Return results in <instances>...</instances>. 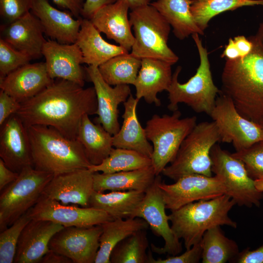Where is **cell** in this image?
Here are the masks:
<instances>
[{
	"mask_svg": "<svg viewBox=\"0 0 263 263\" xmlns=\"http://www.w3.org/2000/svg\"><path fill=\"white\" fill-rule=\"evenodd\" d=\"M20 104L16 114L26 127H51L71 139H76L83 117L96 114L97 109L94 87L84 88L60 78L54 79L37 95Z\"/></svg>",
	"mask_w": 263,
	"mask_h": 263,
	"instance_id": "6da1fadb",
	"label": "cell"
},
{
	"mask_svg": "<svg viewBox=\"0 0 263 263\" xmlns=\"http://www.w3.org/2000/svg\"><path fill=\"white\" fill-rule=\"evenodd\" d=\"M254 44L247 55L225 59L221 92L229 96L238 111L259 125L263 123V50Z\"/></svg>",
	"mask_w": 263,
	"mask_h": 263,
	"instance_id": "7a4b0ae2",
	"label": "cell"
},
{
	"mask_svg": "<svg viewBox=\"0 0 263 263\" xmlns=\"http://www.w3.org/2000/svg\"><path fill=\"white\" fill-rule=\"evenodd\" d=\"M27 129L36 169L55 175L91 165L77 139H70L49 126L33 125Z\"/></svg>",
	"mask_w": 263,
	"mask_h": 263,
	"instance_id": "3957f363",
	"label": "cell"
},
{
	"mask_svg": "<svg viewBox=\"0 0 263 263\" xmlns=\"http://www.w3.org/2000/svg\"><path fill=\"white\" fill-rule=\"evenodd\" d=\"M235 205L226 194L188 204L168 215L171 228L179 239L183 240L186 250L200 243L204 233L211 228L224 225L236 228L237 223L228 216Z\"/></svg>",
	"mask_w": 263,
	"mask_h": 263,
	"instance_id": "277c9868",
	"label": "cell"
},
{
	"mask_svg": "<svg viewBox=\"0 0 263 263\" xmlns=\"http://www.w3.org/2000/svg\"><path fill=\"white\" fill-rule=\"evenodd\" d=\"M199 35H191L199 56V67L195 74L185 83L178 81L182 67H177L167 91L169 100L168 109L174 112L178 110V105L183 103L197 113H205L209 115L221 90L213 82L207 50L203 45Z\"/></svg>",
	"mask_w": 263,
	"mask_h": 263,
	"instance_id": "5b68a950",
	"label": "cell"
},
{
	"mask_svg": "<svg viewBox=\"0 0 263 263\" xmlns=\"http://www.w3.org/2000/svg\"><path fill=\"white\" fill-rule=\"evenodd\" d=\"M129 19L134 32L133 56L160 59L172 65L178 61L168 44L170 25L154 7L149 4L132 10Z\"/></svg>",
	"mask_w": 263,
	"mask_h": 263,
	"instance_id": "8992f818",
	"label": "cell"
},
{
	"mask_svg": "<svg viewBox=\"0 0 263 263\" xmlns=\"http://www.w3.org/2000/svg\"><path fill=\"white\" fill-rule=\"evenodd\" d=\"M218 142L220 136L213 121L196 124L183 141L174 159L161 173L175 181L189 174L211 176L210 151Z\"/></svg>",
	"mask_w": 263,
	"mask_h": 263,
	"instance_id": "52a82bcc",
	"label": "cell"
},
{
	"mask_svg": "<svg viewBox=\"0 0 263 263\" xmlns=\"http://www.w3.org/2000/svg\"><path fill=\"white\" fill-rule=\"evenodd\" d=\"M178 110L172 114H154L145 127L147 139L152 143V166L156 175L174 159L184 140L197 124L195 116L181 118Z\"/></svg>",
	"mask_w": 263,
	"mask_h": 263,
	"instance_id": "ba28073f",
	"label": "cell"
},
{
	"mask_svg": "<svg viewBox=\"0 0 263 263\" xmlns=\"http://www.w3.org/2000/svg\"><path fill=\"white\" fill-rule=\"evenodd\" d=\"M54 176L28 166L19 173L14 182L0 191V231L11 225L37 203Z\"/></svg>",
	"mask_w": 263,
	"mask_h": 263,
	"instance_id": "9c48e42d",
	"label": "cell"
},
{
	"mask_svg": "<svg viewBox=\"0 0 263 263\" xmlns=\"http://www.w3.org/2000/svg\"><path fill=\"white\" fill-rule=\"evenodd\" d=\"M211 170L223 181L226 194L239 206L259 207L263 192L256 188L242 161L216 144L210 151Z\"/></svg>",
	"mask_w": 263,
	"mask_h": 263,
	"instance_id": "30bf717a",
	"label": "cell"
},
{
	"mask_svg": "<svg viewBox=\"0 0 263 263\" xmlns=\"http://www.w3.org/2000/svg\"><path fill=\"white\" fill-rule=\"evenodd\" d=\"M209 116L218 129L220 142L232 143L236 151L263 141L261 125L243 116L221 91Z\"/></svg>",
	"mask_w": 263,
	"mask_h": 263,
	"instance_id": "8fae6325",
	"label": "cell"
},
{
	"mask_svg": "<svg viewBox=\"0 0 263 263\" xmlns=\"http://www.w3.org/2000/svg\"><path fill=\"white\" fill-rule=\"evenodd\" d=\"M162 180L160 175L156 176L152 184L146 190L144 197L133 213L132 218L144 220L154 234L161 237L165 244L159 247L151 244V250L158 254L175 256L182 250L181 242L173 232L166 213V205L159 183Z\"/></svg>",
	"mask_w": 263,
	"mask_h": 263,
	"instance_id": "7c38bea8",
	"label": "cell"
},
{
	"mask_svg": "<svg viewBox=\"0 0 263 263\" xmlns=\"http://www.w3.org/2000/svg\"><path fill=\"white\" fill-rule=\"evenodd\" d=\"M159 187L166 208L171 211L192 202L214 199L226 193L223 181L216 175L189 174L172 184H166L161 180Z\"/></svg>",
	"mask_w": 263,
	"mask_h": 263,
	"instance_id": "4fadbf2b",
	"label": "cell"
},
{
	"mask_svg": "<svg viewBox=\"0 0 263 263\" xmlns=\"http://www.w3.org/2000/svg\"><path fill=\"white\" fill-rule=\"evenodd\" d=\"M63 204L41 195L29 210L31 219L50 221L64 227H90L113 220L106 212L92 207Z\"/></svg>",
	"mask_w": 263,
	"mask_h": 263,
	"instance_id": "5bb4252c",
	"label": "cell"
},
{
	"mask_svg": "<svg viewBox=\"0 0 263 263\" xmlns=\"http://www.w3.org/2000/svg\"><path fill=\"white\" fill-rule=\"evenodd\" d=\"M102 231L101 225L64 227L52 237L49 248L73 263H94Z\"/></svg>",
	"mask_w": 263,
	"mask_h": 263,
	"instance_id": "9a60e30c",
	"label": "cell"
},
{
	"mask_svg": "<svg viewBox=\"0 0 263 263\" xmlns=\"http://www.w3.org/2000/svg\"><path fill=\"white\" fill-rule=\"evenodd\" d=\"M87 77L94 85L97 102L95 123L101 124L113 135L119 130L118 106L124 103L131 94L129 85H118L112 87L102 77L97 66L85 67Z\"/></svg>",
	"mask_w": 263,
	"mask_h": 263,
	"instance_id": "2e32d148",
	"label": "cell"
},
{
	"mask_svg": "<svg viewBox=\"0 0 263 263\" xmlns=\"http://www.w3.org/2000/svg\"><path fill=\"white\" fill-rule=\"evenodd\" d=\"M42 56L52 79H63L84 87L87 75L81 66L83 55L76 43L62 44L48 39L43 46Z\"/></svg>",
	"mask_w": 263,
	"mask_h": 263,
	"instance_id": "e0dca14e",
	"label": "cell"
},
{
	"mask_svg": "<svg viewBox=\"0 0 263 263\" xmlns=\"http://www.w3.org/2000/svg\"><path fill=\"white\" fill-rule=\"evenodd\" d=\"M93 173L85 169L55 175L42 195L63 204L90 207V200L94 190Z\"/></svg>",
	"mask_w": 263,
	"mask_h": 263,
	"instance_id": "ac0fdd59",
	"label": "cell"
},
{
	"mask_svg": "<svg viewBox=\"0 0 263 263\" xmlns=\"http://www.w3.org/2000/svg\"><path fill=\"white\" fill-rule=\"evenodd\" d=\"M0 127V157L6 166L18 173L33 167L27 129L20 118L13 114Z\"/></svg>",
	"mask_w": 263,
	"mask_h": 263,
	"instance_id": "d6986e66",
	"label": "cell"
},
{
	"mask_svg": "<svg viewBox=\"0 0 263 263\" xmlns=\"http://www.w3.org/2000/svg\"><path fill=\"white\" fill-rule=\"evenodd\" d=\"M44 33L39 19L31 12L0 27V38L32 59L43 56L42 49L46 41Z\"/></svg>",
	"mask_w": 263,
	"mask_h": 263,
	"instance_id": "ffe728a7",
	"label": "cell"
},
{
	"mask_svg": "<svg viewBox=\"0 0 263 263\" xmlns=\"http://www.w3.org/2000/svg\"><path fill=\"white\" fill-rule=\"evenodd\" d=\"M63 227L50 221L31 219L20 234L14 263H40L50 250L51 239Z\"/></svg>",
	"mask_w": 263,
	"mask_h": 263,
	"instance_id": "44dd1931",
	"label": "cell"
},
{
	"mask_svg": "<svg viewBox=\"0 0 263 263\" xmlns=\"http://www.w3.org/2000/svg\"><path fill=\"white\" fill-rule=\"evenodd\" d=\"M53 80L45 62L29 63L0 78V88L21 103L37 95Z\"/></svg>",
	"mask_w": 263,
	"mask_h": 263,
	"instance_id": "7402d4cb",
	"label": "cell"
},
{
	"mask_svg": "<svg viewBox=\"0 0 263 263\" xmlns=\"http://www.w3.org/2000/svg\"><path fill=\"white\" fill-rule=\"evenodd\" d=\"M31 12L39 19L44 34L51 39L62 44L75 43L81 17L75 19L70 12L57 9L48 0H32Z\"/></svg>",
	"mask_w": 263,
	"mask_h": 263,
	"instance_id": "603a6c76",
	"label": "cell"
},
{
	"mask_svg": "<svg viewBox=\"0 0 263 263\" xmlns=\"http://www.w3.org/2000/svg\"><path fill=\"white\" fill-rule=\"evenodd\" d=\"M129 9L127 0H117L99 9L89 19L99 32L128 51L134 42L128 17Z\"/></svg>",
	"mask_w": 263,
	"mask_h": 263,
	"instance_id": "cb8c5ba5",
	"label": "cell"
},
{
	"mask_svg": "<svg viewBox=\"0 0 263 263\" xmlns=\"http://www.w3.org/2000/svg\"><path fill=\"white\" fill-rule=\"evenodd\" d=\"M172 65L167 62L152 58L141 59V65L133 85L135 97L143 98L150 104L161 105L157 94L168 91L172 81Z\"/></svg>",
	"mask_w": 263,
	"mask_h": 263,
	"instance_id": "d4e9b609",
	"label": "cell"
},
{
	"mask_svg": "<svg viewBox=\"0 0 263 263\" xmlns=\"http://www.w3.org/2000/svg\"><path fill=\"white\" fill-rule=\"evenodd\" d=\"M139 100L131 94L123 104V122L119 131L113 135V146L136 151L151 158L152 145L147 138L145 128L138 119L136 108Z\"/></svg>",
	"mask_w": 263,
	"mask_h": 263,
	"instance_id": "484cf974",
	"label": "cell"
},
{
	"mask_svg": "<svg viewBox=\"0 0 263 263\" xmlns=\"http://www.w3.org/2000/svg\"><path fill=\"white\" fill-rule=\"evenodd\" d=\"M83 55V63L98 67L112 57L129 51L120 45L105 40L90 20L81 17L80 30L75 42Z\"/></svg>",
	"mask_w": 263,
	"mask_h": 263,
	"instance_id": "4316f807",
	"label": "cell"
},
{
	"mask_svg": "<svg viewBox=\"0 0 263 263\" xmlns=\"http://www.w3.org/2000/svg\"><path fill=\"white\" fill-rule=\"evenodd\" d=\"M156 177L152 166L133 170L111 173L94 172V188L97 192L146 190Z\"/></svg>",
	"mask_w": 263,
	"mask_h": 263,
	"instance_id": "83f0119b",
	"label": "cell"
},
{
	"mask_svg": "<svg viewBox=\"0 0 263 263\" xmlns=\"http://www.w3.org/2000/svg\"><path fill=\"white\" fill-rule=\"evenodd\" d=\"M76 139L82 145L92 165L100 164L113 148V135L101 124L93 123L88 114H85L82 119Z\"/></svg>",
	"mask_w": 263,
	"mask_h": 263,
	"instance_id": "f1b7e54d",
	"label": "cell"
},
{
	"mask_svg": "<svg viewBox=\"0 0 263 263\" xmlns=\"http://www.w3.org/2000/svg\"><path fill=\"white\" fill-rule=\"evenodd\" d=\"M192 0H155L150 4L154 7L173 29L180 40L190 35L204 34L197 25L190 10Z\"/></svg>",
	"mask_w": 263,
	"mask_h": 263,
	"instance_id": "f546056e",
	"label": "cell"
},
{
	"mask_svg": "<svg viewBox=\"0 0 263 263\" xmlns=\"http://www.w3.org/2000/svg\"><path fill=\"white\" fill-rule=\"evenodd\" d=\"M145 191H114L108 193L93 192L90 200V207L108 213L112 218H132V216L143 200Z\"/></svg>",
	"mask_w": 263,
	"mask_h": 263,
	"instance_id": "4dcf8cb0",
	"label": "cell"
},
{
	"mask_svg": "<svg viewBox=\"0 0 263 263\" xmlns=\"http://www.w3.org/2000/svg\"><path fill=\"white\" fill-rule=\"evenodd\" d=\"M100 225L102 231L94 263H111L110 255L118 243L136 231L147 229L149 226L144 220L138 217L114 219Z\"/></svg>",
	"mask_w": 263,
	"mask_h": 263,
	"instance_id": "1f68e13d",
	"label": "cell"
},
{
	"mask_svg": "<svg viewBox=\"0 0 263 263\" xmlns=\"http://www.w3.org/2000/svg\"><path fill=\"white\" fill-rule=\"evenodd\" d=\"M203 263H225L234 261L239 254L237 244L225 235L220 226L207 230L200 242Z\"/></svg>",
	"mask_w": 263,
	"mask_h": 263,
	"instance_id": "d6a6232c",
	"label": "cell"
},
{
	"mask_svg": "<svg viewBox=\"0 0 263 263\" xmlns=\"http://www.w3.org/2000/svg\"><path fill=\"white\" fill-rule=\"evenodd\" d=\"M141 59L126 53L115 56L98 67L104 80L111 86L134 83Z\"/></svg>",
	"mask_w": 263,
	"mask_h": 263,
	"instance_id": "836d02e7",
	"label": "cell"
},
{
	"mask_svg": "<svg viewBox=\"0 0 263 263\" xmlns=\"http://www.w3.org/2000/svg\"><path fill=\"white\" fill-rule=\"evenodd\" d=\"M152 166L150 158L136 151L113 147L109 155L98 165H91L93 172L111 173L138 169Z\"/></svg>",
	"mask_w": 263,
	"mask_h": 263,
	"instance_id": "e575fe53",
	"label": "cell"
},
{
	"mask_svg": "<svg viewBox=\"0 0 263 263\" xmlns=\"http://www.w3.org/2000/svg\"><path fill=\"white\" fill-rule=\"evenodd\" d=\"M259 5H263V0H192L190 10L197 25L204 31L209 21L223 12Z\"/></svg>",
	"mask_w": 263,
	"mask_h": 263,
	"instance_id": "d590c367",
	"label": "cell"
},
{
	"mask_svg": "<svg viewBox=\"0 0 263 263\" xmlns=\"http://www.w3.org/2000/svg\"><path fill=\"white\" fill-rule=\"evenodd\" d=\"M146 229L138 230L118 243L110 255L111 263H148Z\"/></svg>",
	"mask_w": 263,
	"mask_h": 263,
	"instance_id": "8d00e7d4",
	"label": "cell"
},
{
	"mask_svg": "<svg viewBox=\"0 0 263 263\" xmlns=\"http://www.w3.org/2000/svg\"><path fill=\"white\" fill-rule=\"evenodd\" d=\"M28 211L0 233V263H14L20 234L31 220Z\"/></svg>",
	"mask_w": 263,
	"mask_h": 263,
	"instance_id": "74e56055",
	"label": "cell"
},
{
	"mask_svg": "<svg viewBox=\"0 0 263 263\" xmlns=\"http://www.w3.org/2000/svg\"><path fill=\"white\" fill-rule=\"evenodd\" d=\"M233 155L244 163L249 176L255 180L263 177V142L254 144Z\"/></svg>",
	"mask_w": 263,
	"mask_h": 263,
	"instance_id": "f35d334b",
	"label": "cell"
},
{
	"mask_svg": "<svg viewBox=\"0 0 263 263\" xmlns=\"http://www.w3.org/2000/svg\"><path fill=\"white\" fill-rule=\"evenodd\" d=\"M32 59L28 55L18 51L0 38V78L30 63Z\"/></svg>",
	"mask_w": 263,
	"mask_h": 263,
	"instance_id": "ab89813d",
	"label": "cell"
},
{
	"mask_svg": "<svg viewBox=\"0 0 263 263\" xmlns=\"http://www.w3.org/2000/svg\"><path fill=\"white\" fill-rule=\"evenodd\" d=\"M32 0H0V15L5 24L11 23L31 12Z\"/></svg>",
	"mask_w": 263,
	"mask_h": 263,
	"instance_id": "60d3db41",
	"label": "cell"
},
{
	"mask_svg": "<svg viewBox=\"0 0 263 263\" xmlns=\"http://www.w3.org/2000/svg\"><path fill=\"white\" fill-rule=\"evenodd\" d=\"M202 249L200 243L193 245L181 254L170 256L165 259H155L150 249L148 263H197L202 259Z\"/></svg>",
	"mask_w": 263,
	"mask_h": 263,
	"instance_id": "b9f144b4",
	"label": "cell"
},
{
	"mask_svg": "<svg viewBox=\"0 0 263 263\" xmlns=\"http://www.w3.org/2000/svg\"><path fill=\"white\" fill-rule=\"evenodd\" d=\"M20 106V103L6 92L0 90V126H1L10 116L16 114Z\"/></svg>",
	"mask_w": 263,
	"mask_h": 263,
	"instance_id": "7bdbcfd3",
	"label": "cell"
},
{
	"mask_svg": "<svg viewBox=\"0 0 263 263\" xmlns=\"http://www.w3.org/2000/svg\"><path fill=\"white\" fill-rule=\"evenodd\" d=\"M233 262L238 263H263V244L257 249H245L239 253Z\"/></svg>",
	"mask_w": 263,
	"mask_h": 263,
	"instance_id": "ee69618b",
	"label": "cell"
},
{
	"mask_svg": "<svg viewBox=\"0 0 263 263\" xmlns=\"http://www.w3.org/2000/svg\"><path fill=\"white\" fill-rule=\"evenodd\" d=\"M117 0H85L81 12L82 18L90 19L102 7L113 3Z\"/></svg>",
	"mask_w": 263,
	"mask_h": 263,
	"instance_id": "f6af8a7d",
	"label": "cell"
},
{
	"mask_svg": "<svg viewBox=\"0 0 263 263\" xmlns=\"http://www.w3.org/2000/svg\"><path fill=\"white\" fill-rule=\"evenodd\" d=\"M58 7L67 10L76 19L81 12L85 0H52Z\"/></svg>",
	"mask_w": 263,
	"mask_h": 263,
	"instance_id": "bcb514c9",
	"label": "cell"
},
{
	"mask_svg": "<svg viewBox=\"0 0 263 263\" xmlns=\"http://www.w3.org/2000/svg\"><path fill=\"white\" fill-rule=\"evenodd\" d=\"M19 173L14 171L7 167L0 159V191L14 182L18 177Z\"/></svg>",
	"mask_w": 263,
	"mask_h": 263,
	"instance_id": "7dc6e473",
	"label": "cell"
},
{
	"mask_svg": "<svg viewBox=\"0 0 263 263\" xmlns=\"http://www.w3.org/2000/svg\"><path fill=\"white\" fill-rule=\"evenodd\" d=\"M233 40L240 53L241 57L247 55L252 51L254 44L249 38L241 35L235 37Z\"/></svg>",
	"mask_w": 263,
	"mask_h": 263,
	"instance_id": "c3c4849f",
	"label": "cell"
},
{
	"mask_svg": "<svg viewBox=\"0 0 263 263\" xmlns=\"http://www.w3.org/2000/svg\"><path fill=\"white\" fill-rule=\"evenodd\" d=\"M40 263H73L68 257L51 249L42 257Z\"/></svg>",
	"mask_w": 263,
	"mask_h": 263,
	"instance_id": "681fc988",
	"label": "cell"
},
{
	"mask_svg": "<svg viewBox=\"0 0 263 263\" xmlns=\"http://www.w3.org/2000/svg\"><path fill=\"white\" fill-rule=\"evenodd\" d=\"M222 57L227 59H236L241 57L240 53L237 48L233 39L230 38L228 43L225 46V49L221 55Z\"/></svg>",
	"mask_w": 263,
	"mask_h": 263,
	"instance_id": "f907efd6",
	"label": "cell"
},
{
	"mask_svg": "<svg viewBox=\"0 0 263 263\" xmlns=\"http://www.w3.org/2000/svg\"><path fill=\"white\" fill-rule=\"evenodd\" d=\"M249 38L263 50V22L260 24L256 35Z\"/></svg>",
	"mask_w": 263,
	"mask_h": 263,
	"instance_id": "816d5d0a",
	"label": "cell"
},
{
	"mask_svg": "<svg viewBox=\"0 0 263 263\" xmlns=\"http://www.w3.org/2000/svg\"><path fill=\"white\" fill-rule=\"evenodd\" d=\"M129 4L130 9L133 10L135 8L144 5L149 4L151 0H127Z\"/></svg>",
	"mask_w": 263,
	"mask_h": 263,
	"instance_id": "f5cc1de1",
	"label": "cell"
},
{
	"mask_svg": "<svg viewBox=\"0 0 263 263\" xmlns=\"http://www.w3.org/2000/svg\"><path fill=\"white\" fill-rule=\"evenodd\" d=\"M256 188L260 191L263 192V177L254 180Z\"/></svg>",
	"mask_w": 263,
	"mask_h": 263,
	"instance_id": "db71d44e",
	"label": "cell"
},
{
	"mask_svg": "<svg viewBox=\"0 0 263 263\" xmlns=\"http://www.w3.org/2000/svg\"><path fill=\"white\" fill-rule=\"evenodd\" d=\"M261 128H262V132H263V123L261 125Z\"/></svg>",
	"mask_w": 263,
	"mask_h": 263,
	"instance_id": "11a10c76",
	"label": "cell"
}]
</instances>
